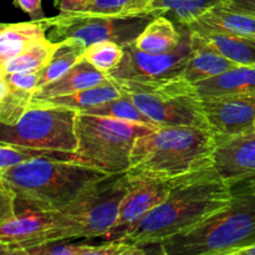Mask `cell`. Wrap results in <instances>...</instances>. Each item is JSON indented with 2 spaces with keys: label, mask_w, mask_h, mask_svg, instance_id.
Masks as SVG:
<instances>
[{
  "label": "cell",
  "mask_w": 255,
  "mask_h": 255,
  "mask_svg": "<svg viewBox=\"0 0 255 255\" xmlns=\"http://www.w3.org/2000/svg\"><path fill=\"white\" fill-rule=\"evenodd\" d=\"M233 198L214 167L174 179L167 198L149 211L121 242L147 248L199 223Z\"/></svg>",
  "instance_id": "cell-1"
},
{
  "label": "cell",
  "mask_w": 255,
  "mask_h": 255,
  "mask_svg": "<svg viewBox=\"0 0 255 255\" xmlns=\"http://www.w3.org/2000/svg\"><path fill=\"white\" fill-rule=\"evenodd\" d=\"M218 138L209 128L168 126L139 136L126 176L132 181H172L214 167Z\"/></svg>",
  "instance_id": "cell-2"
},
{
  "label": "cell",
  "mask_w": 255,
  "mask_h": 255,
  "mask_svg": "<svg viewBox=\"0 0 255 255\" xmlns=\"http://www.w3.org/2000/svg\"><path fill=\"white\" fill-rule=\"evenodd\" d=\"M110 176L89 164L37 158L0 172V182L16 196V203L35 211L54 212L71 203L82 191Z\"/></svg>",
  "instance_id": "cell-3"
},
{
  "label": "cell",
  "mask_w": 255,
  "mask_h": 255,
  "mask_svg": "<svg viewBox=\"0 0 255 255\" xmlns=\"http://www.w3.org/2000/svg\"><path fill=\"white\" fill-rule=\"evenodd\" d=\"M255 246V192H236L233 198L191 228L154 246V254L239 255Z\"/></svg>",
  "instance_id": "cell-4"
},
{
  "label": "cell",
  "mask_w": 255,
  "mask_h": 255,
  "mask_svg": "<svg viewBox=\"0 0 255 255\" xmlns=\"http://www.w3.org/2000/svg\"><path fill=\"white\" fill-rule=\"evenodd\" d=\"M128 187L126 173L110 174L87 187L64 208L49 212L50 228L42 244L104 238L116 224Z\"/></svg>",
  "instance_id": "cell-5"
},
{
  "label": "cell",
  "mask_w": 255,
  "mask_h": 255,
  "mask_svg": "<svg viewBox=\"0 0 255 255\" xmlns=\"http://www.w3.org/2000/svg\"><path fill=\"white\" fill-rule=\"evenodd\" d=\"M112 81L157 126L209 128L201 96L194 85L183 76L159 81L115 79Z\"/></svg>",
  "instance_id": "cell-6"
},
{
  "label": "cell",
  "mask_w": 255,
  "mask_h": 255,
  "mask_svg": "<svg viewBox=\"0 0 255 255\" xmlns=\"http://www.w3.org/2000/svg\"><path fill=\"white\" fill-rule=\"evenodd\" d=\"M153 127L122 120L94 116L79 112L76 120V153L82 163L107 174L126 173L131 164V153L139 136Z\"/></svg>",
  "instance_id": "cell-7"
},
{
  "label": "cell",
  "mask_w": 255,
  "mask_h": 255,
  "mask_svg": "<svg viewBox=\"0 0 255 255\" xmlns=\"http://www.w3.org/2000/svg\"><path fill=\"white\" fill-rule=\"evenodd\" d=\"M79 112L49 105H31L12 126L1 125L0 142L50 149L76 152V120Z\"/></svg>",
  "instance_id": "cell-8"
},
{
  "label": "cell",
  "mask_w": 255,
  "mask_h": 255,
  "mask_svg": "<svg viewBox=\"0 0 255 255\" xmlns=\"http://www.w3.org/2000/svg\"><path fill=\"white\" fill-rule=\"evenodd\" d=\"M153 16L112 17L100 15H56L47 39L57 42L75 37L86 46L100 41H115L122 46L133 44Z\"/></svg>",
  "instance_id": "cell-9"
},
{
  "label": "cell",
  "mask_w": 255,
  "mask_h": 255,
  "mask_svg": "<svg viewBox=\"0 0 255 255\" xmlns=\"http://www.w3.org/2000/svg\"><path fill=\"white\" fill-rule=\"evenodd\" d=\"M183 27V37L178 47L163 54H151L137 49L131 44L125 46V55L119 66L109 74L115 80L133 81H159L183 75L188 60L193 52L191 32Z\"/></svg>",
  "instance_id": "cell-10"
},
{
  "label": "cell",
  "mask_w": 255,
  "mask_h": 255,
  "mask_svg": "<svg viewBox=\"0 0 255 255\" xmlns=\"http://www.w3.org/2000/svg\"><path fill=\"white\" fill-rule=\"evenodd\" d=\"M201 99L209 128L218 141L254 132L255 96H211Z\"/></svg>",
  "instance_id": "cell-11"
},
{
  "label": "cell",
  "mask_w": 255,
  "mask_h": 255,
  "mask_svg": "<svg viewBox=\"0 0 255 255\" xmlns=\"http://www.w3.org/2000/svg\"><path fill=\"white\" fill-rule=\"evenodd\" d=\"M172 181H132L120 206L119 218L114 228L104 237L105 242H121L124 237L149 211L167 198L173 186Z\"/></svg>",
  "instance_id": "cell-12"
},
{
  "label": "cell",
  "mask_w": 255,
  "mask_h": 255,
  "mask_svg": "<svg viewBox=\"0 0 255 255\" xmlns=\"http://www.w3.org/2000/svg\"><path fill=\"white\" fill-rule=\"evenodd\" d=\"M49 228V212L35 211L16 203V214L0 222L1 254L20 255L26 249L41 246Z\"/></svg>",
  "instance_id": "cell-13"
},
{
  "label": "cell",
  "mask_w": 255,
  "mask_h": 255,
  "mask_svg": "<svg viewBox=\"0 0 255 255\" xmlns=\"http://www.w3.org/2000/svg\"><path fill=\"white\" fill-rule=\"evenodd\" d=\"M213 166L231 187L255 179V132L218 141Z\"/></svg>",
  "instance_id": "cell-14"
},
{
  "label": "cell",
  "mask_w": 255,
  "mask_h": 255,
  "mask_svg": "<svg viewBox=\"0 0 255 255\" xmlns=\"http://www.w3.org/2000/svg\"><path fill=\"white\" fill-rule=\"evenodd\" d=\"M187 26L204 27L255 39V11L236 6L226 0L207 10Z\"/></svg>",
  "instance_id": "cell-15"
},
{
  "label": "cell",
  "mask_w": 255,
  "mask_h": 255,
  "mask_svg": "<svg viewBox=\"0 0 255 255\" xmlns=\"http://www.w3.org/2000/svg\"><path fill=\"white\" fill-rule=\"evenodd\" d=\"M186 27L191 32L194 44L211 47L238 65H255V39L204 27Z\"/></svg>",
  "instance_id": "cell-16"
},
{
  "label": "cell",
  "mask_w": 255,
  "mask_h": 255,
  "mask_svg": "<svg viewBox=\"0 0 255 255\" xmlns=\"http://www.w3.org/2000/svg\"><path fill=\"white\" fill-rule=\"evenodd\" d=\"M52 27L51 17H42L14 24H1L0 26V64L17 56L47 39V29Z\"/></svg>",
  "instance_id": "cell-17"
},
{
  "label": "cell",
  "mask_w": 255,
  "mask_h": 255,
  "mask_svg": "<svg viewBox=\"0 0 255 255\" xmlns=\"http://www.w3.org/2000/svg\"><path fill=\"white\" fill-rule=\"evenodd\" d=\"M112 82L111 77L92 66L85 59H81L76 65L67 70L64 75L55 81L36 90L32 100H45L50 97L64 96L87 87L105 85Z\"/></svg>",
  "instance_id": "cell-18"
},
{
  "label": "cell",
  "mask_w": 255,
  "mask_h": 255,
  "mask_svg": "<svg viewBox=\"0 0 255 255\" xmlns=\"http://www.w3.org/2000/svg\"><path fill=\"white\" fill-rule=\"evenodd\" d=\"M193 85L201 97L255 96V65H238Z\"/></svg>",
  "instance_id": "cell-19"
},
{
  "label": "cell",
  "mask_w": 255,
  "mask_h": 255,
  "mask_svg": "<svg viewBox=\"0 0 255 255\" xmlns=\"http://www.w3.org/2000/svg\"><path fill=\"white\" fill-rule=\"evenodd\" d=\"M183 37V27L181 30L164 15L153 17L147 24L143 31L134 41L137 49L151 54H163L177 49Z\"/></svg>",
  "instance_id": "cell-20"
},
{
  "label": "cell",
  "mask_w": 255,
  "mask_h": 255,
  "mask_svg": "<svg viewBox=\"0 0 255 255\" xmlns=\"http://www.w3.org/2000/svg\"><path fill=\"white\" fill-rule=\"evenodd\" d=\"M192 44L194 46L193 52L182 75L191 84H197L203 80L212 79L238 66V64L231 61L211 47L197 45L193 41Z\"/></svg>",
  "instance_id": "cell-21"
},
{
  "label": "cell",
  "mask_w": 255,
  "mask_h": 255,
  "mask_svg": "<svg viewBox=\"0 0 255 255\" xmlns=\"http://www.w3.org/2000/svg\"><path fill=\"white\" fill-rule=\"evenodd\" d=\"M112 80V79H111ZM122 95V91L115 85V82L97 86L87 87L72 94L64 96L50 97L45 100H32L31 105H49V106H60L65 109H71L77 112H82L92 106L106 102L109 100L116 99Z\"/></svg>",
  "instance_id": "cell-22"
},
{
  "label": "cell",
  "mask_w": 255,
  "mask_h": 255,
  "mask_svg": "<svg viewBox=\"0 0 255 255\" xmlns=\"http://www.w3.org/2000/svg\"><path fill=\"white\" fill-rule=\"evenodd\" d=\"M226 0H151L149 14L153 17L164 15L179 26H187L211 7Z\"/></svg>",
  "instance_id": "cell-23"
},
{
  "label": "cell",
  "mask_w": 255,
  "mask_h": 255,
  "mask_svg": "<svg viewBox=\"0 0 255 255\" xmlns=\"http://www.w3.org/2000/svg\"><path fill=\"white\" fill-rule=\"evenodd\" d=\"M59 42V49L56 50L49 64L40 72L37 89L57 80L67 70H70L74 65H76L80 60L84 59L85 50L87 47L84 41L75 39V37H69V39L61 40Z\"/></svg>",
  "instance_id": "cell-24"
},
{
  "label": "cell",
  "mask_w": 255,
  "mask_h": 255,
  "mask_svg": "<svg viewBox=\"0 0 255 255\" xmlns=\"http://www.w3.org/2000/svg\"><path fill=\"white\" fill-rule=\"evenodd\" d=\"M59 46V41L54 42L49 39L40 41L39 44L31 46L22 54L0 64V74L20 71H41L49 64Z\"/></svg>",
  "instance_id": "cell-25"
},
{
  "label": "cell",
  "mask_w": 255,
  "mask_h": 255,
  "mask_svg": "<svg viewBox=\"0 0 255 255\" xmlns=\"http://www.w3.org/2000/svg\"><path fill=\"white\" fill-rule=\"evenodd\" d=\"M0 172L14 167L16 164L25 163L37 158H52L62 159V161H72L82 163L81 158L76 152L50 151V149L32 148V147L16 146V144L0 142ZM85 164V163H84Z\"/></svg>",
  "instance_id": "cell-26"
},
{
  "label": "cell",
  "mask_w": 255,
  "mask_h": 255,
  "mask_svg": "<svg viewBox=\"0 0 255 255\" xmlns=\"http://www.w3.org/2000/svg\"><path fill=\"white\" fill-rule=\"evenodd\" d=\"M34 92L14 86L0 77V122L12 126L31 106Z\"/></svg>",
  "instance_id": "cell-27"
},
{
  "label": "cell",
  "mask_w": 255,
  "mask_h": 255,
  "mask_svg": "<svg viewBox=\"0 0 255 255\" xmlns=\"http://www.w3.org/2000/svg\"><path fill=\"white\" fill-rule=\"evenodd\" d=\"M82 114L110 117V119L134 122V124L147 125V126L153 127V128H159V126H157L148 116H146L124 92L120 97L90 107V109L82 111Z\"/></svg>",
  "instance_id": "cell-28"
},
{
  "label": "cell",
  "mask_w": 255,
  "mask_h": 255,
  "mask_svg": "<svg viewBox=\"0 0 255 255\" xmlns=\"http://www.w3.org/2000/svg\"><path fill=\"white\" fill-rule=\"evenodd\" d=\"M151 0H91L81 14L112 17L152 16L148 11Z\"/></svg>",
  "instance_id": "cell-29"
},
{
  "label": "cell",
  "mask_w": 255,
  "mask_h": 255,
  "mask_svg": "<svg viewBox=\"0 0 255 255\" xmlns=\"http://www.w3.org/2000/svg\"><path fill=\"white\" fill-rule=\"evenodd\" d=\"M125 47L115 41H100L89 45L85 50L84 59L87 62L109 75L121 62Z\"/></svg>",
  "instance_id": "cell-30"
},
{
  "label": "cell",
  "mask_w": 255,
  "mask_h": 255,
  "mask_svg": "<svg viewBox=\"0 0 255 255\" xmlns=\"http://www.w3.org/2000/svg\"><path fill=\"white\" fill-rule=\"evenodd\" d=\"M40 72L41 71H20V72H9V74H0V77L6 80L14 86L20 87L22 90L36 92L37 85L40 80Z\"/></svg>",
  "instance_id": "cell-31"
},
{
  "label": "cell",
  "mask_w": 255,
  "mask_h": 255,
  "mask_svg": "<svg viewBox=\"0 0 255 255\" xmlns=\"http://www.w3.org/2000/svg\"><path fill=\"white\" fill-rule=\"evenodd\" d=\"M0 193H1V201H0V222L10 219L16 214V196L10 188H7L4 183L0 182Z\"/></svg>",
  "instance_id": "cell-32"
},
{
  "label": "cell",
  "mask_w": 255,
  "mask_h": 255,
  "mask_svg": "<svg viewBox=\"0 0 255 255\" xmlns=\"http://www.w3.org/2000/svg\"><path fill=\"white\" fill-rule=\"evenodd\" d=\"M91 0H55V7L61 15L81 14L86 10Z\"/></svg>",
  "instance_id": "cell-33"
},
{
  "label": "cell",
  "mask_w": 255,
  "mask_h": 255,
  "mask_svg": "<svg viewBox=\"0 0 255 255\" xmlns=\"http://www.w3.org/2000/svg\"><path fill=\"white\" fill-rule=\"evenodd\" d=\"M42 0H14L15 6L20 7L22 11L26 12L31 20H40L45 17L41 6Z\"/></svg>",
  "instance_id": "cell-34"
},
{
  "label": "cell",
  "mask_w": 255,
  "mask_h": 255,
  "mask_svg": "<svg viewBox=\"0 0 255 255\" xmlns=\"http://www.w3.org/2000/svg\"><path fill=\"white\" fill-rule=\"evenodd\" d=\"M232 191H233V193H236V192H255V179L236 184V186L232 187Z\"/></svg>",
  "instance_id": "cell-35"
},
{
  "label": "cell",
  "mask_w": 255,
  "mask_h": 255,
  "mask_svg": "<svg viewBox=\"0 0 255 255\" xmlns=\"http://www.w3.org/2000/svg\"><path fill=\"white\" fill-rule=\"evenodd\" d=\"M231 4L236 5V6L243 7V9L255 11V0H227Z\"/></svg>",
  "instance_id": "cell-36"
},
{
  "label": "cell",
  "mask_w": 255,
  "mask_h": 255,
  "mask_svg": "<svg viewBox=\"0 0 255 255\" xmlns=\"http://www.w3.org/2000/svg\"><path fill=\"white\" fill-rule=\"evenodd\" d=\"M239 255H255V246L251 247V248H247L244 249Z\"/></svg>",
  "instance_id": "cell-37"
},
{
  "label": "cell",
  "mask_w": 255,
  "mask_h": 255,
  "mask_svg": "<svg viewBox=\"0 0 255 255\" xmlns=\"http://www.w3.org/2000/svg\"><path fill=\"white\" fill-rule=\"evenodd\" d=\"M254 132H255V128H254Z\"/></svg>",
  "instance_id": "cell-38"
}]
</instances>
